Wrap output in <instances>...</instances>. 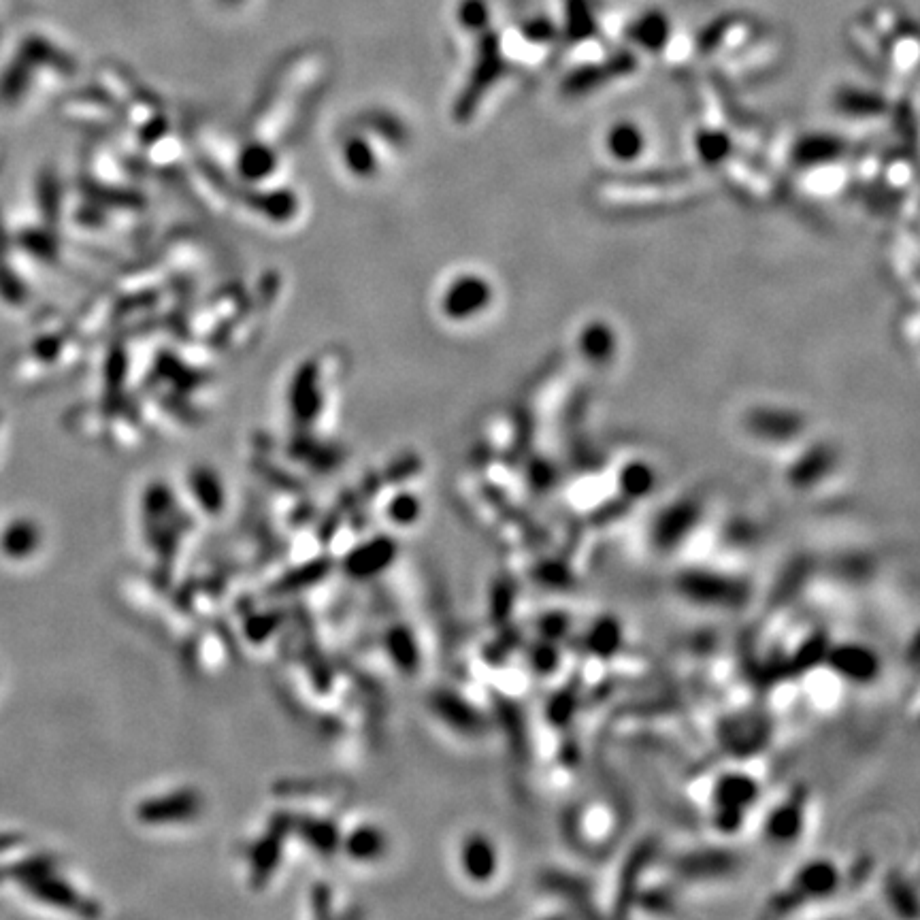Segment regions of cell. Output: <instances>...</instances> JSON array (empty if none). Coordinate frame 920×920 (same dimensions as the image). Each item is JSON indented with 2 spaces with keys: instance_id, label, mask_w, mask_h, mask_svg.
Here are the masks:
<instances>
[{
  "instance_id": "obj_1",
  "label": "cell",
  "mask_w": 920,
  "mask_h": 920,
  "mask_svg": "<svg viewBox=\"0 0 920 920\" xmlns=\"http://www.w3.org/2000/svg\"><path fill=\"white\" fill-rule=\"evenodd\" d=\"M825 663L835 680L869 686L882 676L880 654L861 642H840L825 652Z\"/></svg>"
},
{
  "instance_id": "obj_2",
  "label": "cell",
  "mask_w": 920,
  "mask_h": 920,
  "mask_svg": "<svg viewBox=\"0 0 920 920\" xmlns=\"http://www.w3.org/2000/svg\"><path fill=\"white\" fill-rule=\"evenodd\" d=\"M458 869L473 884H490L501 869L497 842L482 831L467 833L458 846Z\"/></svg>"
},
{
  "instance_id": "obj_3",
  "label": "cell",
  "mask_w": 920,
  "mask_h": 920,
  "mask_svg": "<svg viewBox=\"0 0 920 920\" xmlns=\"http://www.w3.org/2000/svg\"><path fill=\"white\" fill-rule=\"evenodd\" d=\"M678 590L686 599L703 605L735 607L739 601L746 599V588L742 582L708 571H690L680 575Z\"/></svg>"
},
{
  "instance_id": "obj_4",
  "label": "cell",
  "mask_w": 920,
  "mask_h": 920,
  "mask_svg": "<svg viewBox=\"0 0 920 920\" xmlns=\"http://www.w3.org/2000/svg\"><path fill=\"white\" fill-rule=\"evenodd\" d=\"M842 884L840 867L829 859H812L803 863L791 882V893L797 901H823L837 893Z\"/></svg>"
},
{
  "instance_id": "obj_5",
  "label": "cell",
  "mask_w": 920,
  "mask_h": 920,
  "mask_svg": "<svg viewBox=\"0 0 920 920\" xmlns=\"http://www.w3.org/2000/svg\"><path fill=\"white\" fill-rule=\"evenodd\" d=\"M759 797V782L744 771H729L714 782V810H733L746 814Z\"/></svg>"
},
{
  "instance_id": "obj_6",
  "label": "cell",
  "mask_w": 920,
  "mask_h": 920,
  "mask_svg": "<svg viewBox=\"0 0 920 920\" xmlns=\"http://www.w3.org/2000/svg\"><path fill=\"white\" fill-rule=\"evenodd\" d=\"M697 518H699V509L690 501H680L676 505H671L654 524L656 548L659 550L678 548L680 541H684L690 535V531H693Z\"/></svg>"
},
{
  "instance_id": "obj_7",
  "label": "cell",
  "mask_w": 920,
  "mask_h": 920,
  "mask_svg": "<svg viewBox=\"0 0 920 920\" xmlns=\"http://www.w3.org/2000/svg\"><path fill=\"white\" fill-rule=\"evenodd\" d=\"M397 554V544L394 539L377 537L367 541V544L358 546L348 558H345V569H348L354 578H369L373 573L384 571Z\"/></svg>"
},
{
  "instance_id": "obj_8",
  "label": "cell",
  "mask_w": 920,
  "mask_h": 920,
  "mask_svg": "<svg viewBox=\"0 0 920 920\" xmlns=\"http://www.w3.org/2000/svg\"><path fill=\"white\" fill-rule=\"evenodd\" d=\"M22 884L26 891L41 901H47L49 906H58L64 910L81 908L79 895L71 889V884L43 872V869H30V872L22 874Z\"/></svg>"
},
{
  "instance_id": "obj_9",
  "label": "cell",
  "mask_w": 920,
  "mask_h": 920,
  "mask_svg": "<svg viewBox=\"0 0 920 920\" xmlns=\"http://www.w3.org/2000/svg\"><path fill=\"white\" fill-rule=\"evenodd\" d=\"M805 825L803 799H786L771 810L765 820V835L776 844H791L799 840Z\"/></svg>"
},
{
  "instance_id": "obj_10",
  "label": "cell",
  "mask_w": 920,
  "mask_h": 920,
  "mask_svg": "<svg viewBox=\"0 0 920 920\" xmlns=\"http://www.w3.org/2000/svg\"><path fill=\"white\" fill-rule=\"evenodd\" d=\"M345 854L356 863H375L388 852V835L377 825H358L341 842Z\"/></svg>"
},
{
  "instance_id": "obj_11",
  "label": "cell",
  "mask_w": 920,
  "mask_h": 920,
  "mask_svg": "<svg viewBox=\"0 0 920 920\" xmlns=\"http://www.w3.org/2000/svg\"><path fill=\"white\" fill-rule=\"evenodd\" d=\"M41 541L43 533L39 524L30 518H18L7 524V529L0 535V550L15 561H22V558H28L39 550Z\"/></svg>"
},
{
  "instance_id": "obj_12",
  "label": "cell",
  "mask_w": 920,
  "mask_h": 920,
  "mask_svg": "<svg viewBox=\"0 0 920 920\" xmlns=\"http://www.w3.org/2000/svg\"><path fill=\"white\" fill-rule=\"evenodd\" d=\"M746 429L765 441H791L803 431V422L795 414L782 412H759L748 418Z\"/></svg>"
},
{
  "instance_id": "obj_13",
  "label": "cell",
  "mask_w": 920,
  "mask_h": 920,
  "mask_svg": "<svg viewBox=\"0 0 920 920\" xmlns=\"http://www.w3.org/2000/svg\"><path fill=\"white\" fill-rule=\"evenodd\" d=\"M654 486H656V473L650 465L642 463V460H631V463L624 465L616 480L618 492L629 501L648 499L652 495Z\"/></svg>"
},
{
  "instance_id": "obj_14",
  "label": "cell",
  "mask_w": 920,
  "mask_h": 920,
  "mask_svg": "<svg viewBox=\"0 0 920 920\" xmlns=\"http://www.w3.org/2000/svg\"><path fill=\"white\" fill-rule=\"evenodd\" d=\"M196 812V799L190 793H179L167 799H158L150 805H143L139 810L141 820L145 823H175V820H186L184 816H190Z\"/></svg>"
},
{
  "instance_id": "obj_15",
  "label": "cell",
  "mask_w": 920,
  "mask_h": 920,
  "mask_svg": "<svg viewBox=\"0 0 920 920\" xmlns=\"http://www.w3.org/2000/svg\"><path fill=\"white\" fill-rule=\"evenodd\" d=\"M607 152L620 162H631L642 156L646 147V137L635 124H616L610 128L605 137Z\"/></svg>"
},
{
  "instance_id": "obj_16",
  "label": "cell",
  "mask_w": 920,
  "mask_h": 920,
  "mask_svg": "<svg viewBox=\"0 0 920 920\" xmlns=\"http://www.w3.org/2000/svg\"><path fill=\"white\" fill-rule=\"evenodd\" d=\"M831 465H833V456L827 450L818 448L810 454H805L803 460H799V463L791 469V482L797 488H810L823 480V475L829 471Z\"/></svg>"
},
{
  "instance_id": "obj_17",
  "label": "cell",
  "mask_w": 920,
  "mask_h": 920,
  "mask_svg": "<svg viewBox=\"0 0 920 920\" xmlns=\"http://www.w3.org/2000/svg\"><path fill=\"white\" fill-rule=\"evenodd\" d=\"M437 712L456 729L480 731V716L471 710L469 703L460 701L450 693H441L437 697Z\"/></svg>"
},
{
  "instance_id": "obj_18",
  "label": "cell",
  "mask_w": 920,
  "mask_h": 920,
  "mask_svg": "<svg viewBox=\"0 0 920 920\" xmlns=\"http://www.w3.org/2000/svg\"><path fill=\"white\" fill-rule=\"evenodd\" d=\"M388 652L399 669L414 673L420 665V650L414 635L407 629H394L388 635Z\"/></svg>"
},
{
  "instance_id": "obj_19",
  "label": "cell",
  "mask_w": 920,
  "mask_h": 920,
  "mask_svg": "<svg viewBox=\"0 0 920 920\" xmlns=\"http://www.w3.org/2000/svg\"><path fill=\"white\" fill-rule=\"evenodd\" d=\"M386 516L392 524H397V527H412V524H416L422 516V503L418 497L412 495V492H409V495L403 492V495L394 497L390 501Z\"/></svg>"
},
{
  "instance_id": "obj_20",
  "label": "cell",
  "mask_w": 920,
  "mask_h": 920,
  "mask_svg": "<svg viewBox=\"0 0 920 920\" xmlns=\"http://www.w3.org/2000/svg\"><path fill=\"white\" fill-rule=\"evenodd\" d=\"M620 629L616 622H599V627L590 633V650L599 656H612L618 652Z\"/></svg>"
},
{
  "instance_id": "obj_21",
  "label": "cell",
  "mask_w": 920,
  "mask_h": 920,
  "mask_svg": "<svg viewBox=\"0 0 920 920\" xmlns=\"http://www.w3.org/2000/svg\"><path fill=\"white\" fill-rule=\"evenodd\" d=\"M194 495L209 514H218L220 507L224 505L220 486L216 484V480L209 478V475H199V478L194 480Z\"/></svg>"
},
{
  "instance_id": "obj_22",
  "label": "cell",
  "mask_w": 920,
  "mask_h": 920,
  "mask_svg": "<svg viewBox=\"0 0 920 920\" xmlns=\"http://www.w3.org/2000/svg\"><path fill=\"white\" fill-rule=\"evenodd\" d=\"M584 350L593 360H601L612 350V335L603 326L593 328L584 335Z\"/></svg>"
},
{
  "instance_id": "obj_23",
  "label": "cell",
  "mask_w": 920,
  "mask_h": 920,
  "mask_svg": "<svg viewBox=\"0 0 920 920\" xmlns=\"http://www.w3.org/2000/svg\"><path fill=\"white\" fill-rule=\"evenodd\" d=\"M218 3L224 5V7H233V5H239L241 0H218Z\"/></svg>"
}]
</instances>
